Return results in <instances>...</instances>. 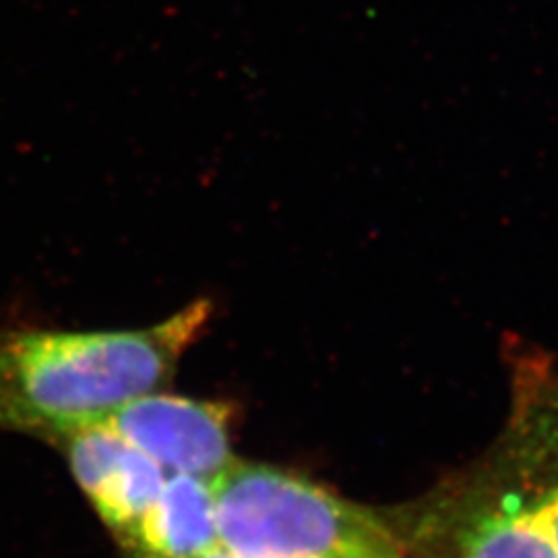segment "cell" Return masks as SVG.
I'll return each mask as SVG.
<instances>
[{
	"label": "cell",
	"instance_id": "cell-2",
	"mask_svg": "<svg viewBox=\"0 0 558 558\" xmlns=\"http://www.w3.org/2000/svg\"><path fill=\"white\" fill-rule=\"evenodd\" d=\"M211 490L230 557L408 558L389 519L274 465L234 459Z\"/></svg>",
	"mask_w": 558,
	"mask_h": 558
},
{
	"label": "cell",
	"instance_id": "cell-7",
	"mask_svg": "<svg viewBox=\"0 0 558 558\" xmlns=\"http://www.w3.org/2000/svg\"><path fill=\"white\" fill-rule=\"evenodd\" d=\"M220 548L211 482L168 474L141 523L133 558H201Z\"/></svg>",
	"mask_w": 558,
	"mask_h": 558
},
{
	"label": "cell",
	"instance_id": "cell-8",
	"mask_svg": "<svg viewBox=\"0 0 558 558\" xmlns=\"http://www.w3.org/2000/svg\"><path fill=\"white\" fill-rule=\"evenodd\" d=\"M201 558H234V557H230V555H228V553H226V550H221V546H220V548H218V550H214V553H209V555H205V557H201Z\"/></svg>",
	"mask_w": 558,
	"mask_h": 558
},
{
	"label": "cell",
	"instance_id": "cell-5",
	"mask_svg": "<svg viewBox=\"0 0 558 558\" xmlns=\"http://www.w3.org/2000/svg\"><path fill=\"white\" fill-rule=\"evenodd\" d=\"M232 408L172 393H147L101 420L126 442L154 459L166 474L214 480L234 461Z\"/></svg>",
	"mask_w": 558,
	"mask_h": 558
},
{
	"label": "cell",
	"instance_id": "cell-6",
	"mask_svg": "<svg viewBox=\"0 0 558 558\" xmlns=\"http://www.w3.org/2000/svg\"><path fill=\"white\" fill-rule=\"evenodd\" d=\"M73 476L124 553H133L141 523L158 499L166 472L106 424L59 437Z\"/></svg>",
	"mask_w": 558,
	"mask_h": 558
},
{
	"label": "cell",
	"instance_id": "cell-4",
	"mask_svg": "<svg viewBox=\"0 0 558 558\" xmlns=\"http://www.w3.org/2000/svg\"><path fill=\"white\" fill-rule=\"evenodd\" d=\"M505 362L511 403L493 449L558 550V356L511 339Z\"/></svg>",
	"mask_w": 558,
	"mask_h": 558
},
{
	"label": "cell",
	"instance_id": "cell-1",
	"mask_svg": "<svg viewBox=\"0 0 558 558\" xmlns=\"http://www.w3.org/2000/svg\"><path fill=\"white\" fill-rule=\"evenodd\" d=\"M211 319L197 300L122 331L0 329V428L59 439L158 391Z\"/></svg>",
	"mask_w": 558,
	"mask_h": 558
},
{
	"label": "cell",
	"instance_id": "cell-3",
	"mask_svg": "<svg viewBox=\"0 0 558 558\" xmlns=\"http://www.w3.org/2000/svg\"><path fill=\"white\" fill-rule=\"evenodd\" d=\"M389 523L408 558H558L493 447Z\"/></svg>",
	"mask_w": 558,
	"mask_h": 558
}]
</instances>
